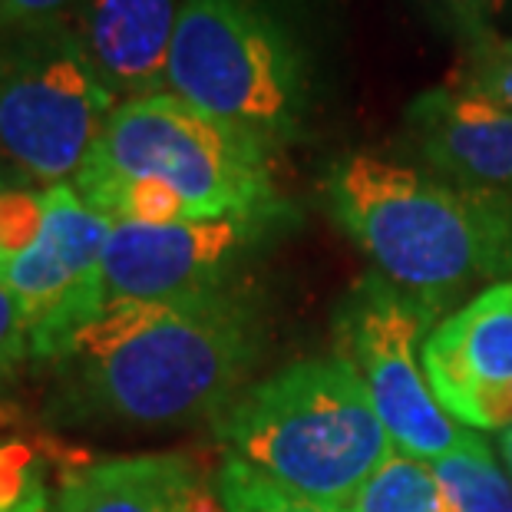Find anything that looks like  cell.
<instances>
[{"instance_id": "cell-1", "label": "cell", "mask_w": 512, "mask_h": 512, "mask_svg": "<svg viewBox=\"0 0 512 512\" xmlns=\"http://www.w3.org/2000/svg\"><path fill=\"white\" fill-rule=\"evenodd\" d=\"M265 341L245 278L192 298L106 304L47 367V417L143 430L215 420L248 387Z\"/></svg>"}, {"instance_id": "cell-2", "label": "cell", "mask_w": 512, "mask_h": 512, "mask_svg": "<svg viewBox=\"0 0 512 512\" xmlns=\"http://www.w3.org/2000/svg\"><path fill=\"white\" fill-rule=\"evenodd\" d=\"M324 199L377 275L433 321L489 281H512V212L413 162L347 152L328 169Z\"/></svg>"}, {"instance_id": "cell-3", "label": "cell", "mask_w": 512, "mask_h": 512, "mask_svg": "<svg viewBox=\"0 0 512 512\" xmlns=\"http://www.w3.org/2000/svg\"><path fill=\"white\" fill-rule=\"evenodd\" d=\"M225 456L298 496L347 509L394 440L341 357H304L248 384L212 420Z\"/></svg>"}, {"instance_id": "cell-4", "label": "cell", "mask_w": 512, "mask_h": 512, "mask_svg": "<svg viewBox=\"0 0 512 512\" xmlns=\"http://www.w3.org/2000/svg\"><path fill=\"white\" fill-rule=\"evenodd\" d=\"M166 90L281 152L308 123L311 63L268 0H182Z\"/></svg>"}, {"instance_id": "cell-5", "label": "cell", "mask_w": 512, "mask_h": 512, "mask_svg": "<svg viewBox=\"0 0 512 512\" xmlns=\"http://www.w3.org/2000/svg\"><path fill=\"white\" fill-rule=\"evenodd\" d=\"M275 159V149L162 90L119 103L70 182H156L176 195L192 222L288 212Z\"/></svg>"}, {"instance_id": "cell-6", "label": "cell", "mask_w": 512, "mask_h": 512, "mask_svg": "<svg viewBox=\"0 0 512 512\" xmlns=\"http://www.w3.org/2000/svg\"><path fill=\"white\" fill-rule=\"evenodd\" d=\"M116 106L67 17L4 30L0 152L27 182L40 189L70 182Z\"/></svg>"}, {"instance_id": "cell-7", "label": "cell", "mask_w": 512, "mask_h": 512, "mask_svg": "<svg viewBox=\"0 0 512 512\" xmlns=\"http://www.w3.org/2000/svg\"><path fill=\"white\" fill-rule=\"evenodd\" d=\"M430 328V314L377 271L357 281L334 314V357L367 387L394 446L427 463L470 437L443 410L423 370Z\"/></svg>"}, {"instance_id": "cell-8", "label": "cell", "mask_w": 512, "mask_h": 512, "mask_svg": "<svg viewBox=\"0 0 512 512\" xmlns=\"http://www.w3.org/2000/svg\"><path fill=\"white\" fill-rule=\"evenodd\" d=\"M113 222L80 199L73 182L43 189L40 235L0 261L30 334V367H50L106 311L103 255Z\"/></svg>"}, {"instance_id": "cell-9", "label": "cell", "mask_w": 512, "mask_h": 512, "mask_svg": "<svg viewBox=\"0 0 512 512\" xmlns=\"http://www.w3.org/2000/svg\"><path fill=\"white\" fill-rule=\"evenodd\" d=\"M288 222V212H248L172 225L113 222L103 255L106 304L172 301L242 281L261 245Z\"/></svg>"}, {"instance_id": "cell-10", "label": "cell", "mask_w": 512, "mask_h": 512, "mask_svg": "<svg viewBox=\"0 0 512 512\" xmlns=\"http://www.w3.org/2000/svg\"><path fill=\"white\" fill-rule=\"evenodd\" d=\"M423 370L460 427L512 430V281L483 288L433 324L423 341Z\"/></svg>"}, {"instance_id": "cell-11", "label": "cell", "mask_w": 512, "mask_h": 512, "mask_svg": "<svg viewBox=\"0 0 512 512\" xmlns=\"http://www.w3.org/2000/svg\"><path fill=\"white\" fill-rule=\"evenodd\" d=\"M413 166L512 212V113L443 83L403 110Z\"/></svg>"}, {"instance_id": "cell-12", "label": "cell", "mask_w": 512, "mask_h": 512, "mask_svg": "<svg viewBox=\"0 0 512 512\" xmlns=\"http://www.w3.org/2000/svg\"><path fill=\"white\" fill-rule=\"evenodd\" d=\"M60 512H222L215 476L189 453L80 463L57 489Z\"/></svg>"}, {"instance_id": "cell-13", "label": "cell", "mask_w": 512, "mask_h": 512, "mask_svg": "<svg viewBox=\"0 0 512 512\" xmlns=\"http://www.w3.org/2000/svg\"><path fill=\"white\" fill-rule=\"evenodd\" d=\"M182 0H86L76 17L86 57L119 103L166 90Z\"/></svg>"}, {"instance_id": "cell-14", "label": "cell", "mask_w": 512, "mask_h": 512, "mask_svg": "<svg viewBox=\"0 0 512 512\" xmlns=\"http://www.w3.org/2000/svg\"><path fill=\"white\" fill-rule=\"evenodd\" d=\"M430 470L446 512H512V479L479 433L430 460Z\"/></svg>"}, {"instance_id": "cell-15", "label": "cell", "mask_w": 512, "mask_h": 512, "mask_svg": "<svg viewBox=\"0 0 512 512\" xmlns=\"http://www.w3.org/2000/svg\"><path fill=\"white\" fill-rule=\"evenodd\" d=\"M344 512H446L427 460L394 446Z\"/></svg>"}, {"instance_id": "cell-16", "label": "cell", "mask_w": 512, "mask_h": 512, "mask_svg": "<svg viewBox=\"0 0 512 512\" xmlns=\"http://www.w3.org/2000/svg\"><path fill=\"white\" fill-rule=\"evenodd\" d=\"M450 86L512 113V37L486 30L460 43V60L450 73Z\"/></svg>"}, {"instance_id": "cell-17", "label": "cell", "mask_w": 512, "mask_h": 512, "mask_svg": "<svg viewBox=\"0 0 512 512\" xmlns=\"http://www.w3.org/2000/svg\"><path fill=\"white\" fill-rule=\"evenodd\" d=\"M215 489H219L222 512H341L291 493V489L252 470L248 463L235 460V456H222V466L215 473Z\"/></svg>"}, {"instance_id": "cell-18", "label": "cell", "mask_w": 512, "mask_h": 512, "mask_svg": "<svg viewBox=\"0 0 512 512\" xmlns=\"http://www.w3.org/2000/svg\"><path fill=\"white\" fill-rule=\"evenodd\" d=\"M43 189L0 169V261L20 255L40 235Z\"/></svg>"}, {"instance_id": "cell-19", "label": "cell", "mask_w": 512, "mask_h": 512, "mask_svg": "<svg viewBox=\"0 0 512 512\" xmlns=\"http://www.w3.org/2000/svg\"><path fill=\"white\" fill-rule=\"evenodd\" d=\"M43 473V456L24 440H0V512H10Z\"/></svg>"}, {"instance_id": "cell-20", "label": "cell", "mask_w": 512, "mask_h": 512, "mask_svg": "<svg viewBox=\"0 0 512 512\" xmlns=\"http://www.w3.org/2000/svg\"><path fill=\"white\" fill-rule=\"evenodd\" d=\"M30 367V334L14 294L0 288V397L24 377Z\"/></svg>"}, {"instance_id": "cell-21", "label": "cell", "mask_w": 512, "mask_h": 512, "mask_svg": "<svg viewBox=\"0 0 512 512\" xmlns=\"http://www.w3.org/2000/svg\"><path fill=\"white\" fill-rule=\"evenodd\" d=\"M423 4L456 37V43H466L486 30H496V17L512 0H423Z\"/></svg>"}, {"instance_id": "cell-22", "label": "cell", "mask_w": 512, "mask_h": 512, "mask_svg": "<svg viewBox=\"0 0 512 512\" xmlns=\"http://www.w3.org/2000/svg\"><path fill=\"white\" fill-rule=\"evenodd\" d=\"M86 0H0V30L63 20Z\"/></svg>"}, {"instance_id": "cell-23", "label": "cell", "mask_w": 512, "mask_h": 512, "mask_svg": "<svg viewBox=\"0 0 512 512\" xmlns=\"http://www.w3.org/2000/svg\"><path fill=\"white\" fill-rule=\"evenodd\" d=\"M10 512H60L57 496H53L50 486H47V476H43L40 483L30 489V493L20 499V503L10 509Z\"/></svg>"}, {"instance_id": "cell-24", "label": "cell", "mask_w": 512, "mask_h": 512, "mask_svg": "<svg viewBox=\"0 0 512 512\" xmlns=\"http://www.w3.org/2000/svg\"><path fill=\"white\" fill-rule=\"evenodd\" d=\"M499 453H503V466H506V473L512 479V430L499 433Z\"/></svg>"}]
</instances>
